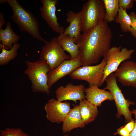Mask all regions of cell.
<instances>
[{"mask_svg": "<svg viewBox=\"0 0 136 136\" xmlns=\"http://www.w3.org/2000/svg\"><path fill=\"white\" fill-rule=\"evenodd\" d=\"M112 38L111 30L104 20L90 32L82 34L78 43L82 66L97 63L111 48Z\"/></svg>", "mask_w": 136, "mask_h": 136, "instance_id": "cell-1", "label": "cell"}, {"mask_svg": "<svg viewBox=\"0 0 136 136\" xmlns=\"http://www.w3.org/2000/svg\"><path fill=\"white\" fill-rule=\"evenodd\" d=\"M12 12L10 18L21 32H26L37 40L45 43L39 31V24L35 16L20 4L17 0H8Z\"/></svg>", "mask_w": 136, "mask_h": 136, "instance_id": "cell-2", "label": "cell"}, {"mask_svg": "<svg viewBox=\"0 0 136 136\" xmlns=\"http://www.w3.org/2000/svg\"><path fill=\"white\" fill-rule=\"evenodd\" d=\"M25 63L27 68L23 73L31 82L32 91L49 95L50 91L47 84V74L50 70L47 63L40 59L34 61L26 60Z\"/></svg>", "mask_w": 136, "mask_h": 136, "instance_id": "cell-3", "label": "cell"}, {"mask_svg": "<svg viewBox=\"0 0 136 136\" xmlns=\"http://www.w3.org/2000/svg\"><path fill=\"white\" fill-rule=\"evenodd\" d=\"M81 12L82 31L86 33L104 20L106 12L103 0H88Z\"/></svg>", "mask_w": 136, "mask_h": 136, "instance_id": "cell-4", "label": "cell"}, {"mask_svg": "<svg viewBox=\"0 0 136 136\" xmlns=\"http://www.w3.org/2000/svg\"><path fill=\"white\" fill-rule=\"evenodd\" d=\"M116 80L117 78L114 73L110 74L105 79V81L106 85L104 89L109 90L113 96L117 110L116 117L119 118L122 115H123L126 122L128 123L133 119L132 115L133 114L132 111L129 110V106L135 104L125 98L117 85Z\"/></svg>", "mask_w": 136, "mask_h": 136, "instance_id": "cell-5", "label": "cell"}, {"mask_svg": "<svg viewBox=\"0 0 136 136\" xmlns=\"http://www.w3.org/2000/svg\"><path fill=\"white\" fill-rule=\"evenodd\" d=\"M42 47L39 59L45 61L52 70L66 60H70V55L66 54L58 42V37L46 41Z\"/></svg>", "mask_w": 136, "mask_h": 136, "instance_id": "cell-6", "label": "cell"}, {"mask_svg": "<svg viewBox=\"0 0 136 136\" xmlns=\"http://www.w3.org/2000/svg\"><path fill=\"white\" fill-rule=\"evenodd\" d=\"M106 60L103 57L99 64L94 66H82L77 68L70 74L72 79L84 80L89 84V87L101 86L104 76V71Z\"/></svg>", "mask_w": 136, "mask_h": 136, "instance_id": "cell-7", "label": "cell"}, {"mask_svg": "<svg viewBox=\"0 0 136 136\" xmlns=\"http://www.w3.org/2000/svg\"><path fill=\"white\" fill-rule=\"evenodd\" d=\"M135 51L134 49H128L126 48H122L121 46L111 47L103 57L106 62L101 85L105 81L106 78L110 74L115 72L122 62L131 58L132 54Z\"/></svg>", "mask_w": 136, "mask_h": 136, "instance_id": "cell-8", "label": "cell"}, {"mask_svg": "<svg viewBox=\"0 0 136 136\" xmlns=\"http://www.w3.org/2000/svg\"><path fill=\"white\" fill-rule=\"evenodd\" d=\"M70 105L67 101L62 102L54 98L50 99L44 107L47 119L52 123H63L71 109Z\"/></svg>", "mask_w": 136, "mask_h": 136, "instance_id": "cell-9", "label": "cell"}, {"mask_svg": "<svg viewBox=\"0 0 136 136\" xmlns=\"http://www.w3.org/2000/svg\"><path fill=\"white\" fill-rule=\"evenodd\" d=\"M42 4L39 8L41 17L47 23L52 30L57 33H63L65 30L64 27L60 26L56 15V6L58 0H41Z\"/></svg>", "mask_w": 136, "mask_h": 136, "instance_id": "cell-10", "label": "cell"}, {"mask_svg": "<svg viewBox=\"0 0 136 136\" xmlns=\"http://www.w3.org/2000/svg\"><path fill=\"white\" fill-rule=\"evenodd\" d=\"M82 66L79 57L72 60H66L47 74V84L50 89L59 79L70 74L77 68Z\"/></svg>", "mask_w": 136, "mask_h": 136, "instance_id": "cell-11", "label": "cell"}, {"mask_svg": "<svg viewBox=\"0 0 136 136\" xmlns=\"http://www.w3.org/2000/svg\"><path fill=\"white\" fill-rule=\"evenodd\" d=\"M85 88L83 84L74 85L71 83L67 84L65 87L60 86L55 91L56 99L62 102L72 100L76 104L77 100L86 99Z\"/></svg>", "mask_w": 136, "mask_h": 136, "instance_id": "cell-12", "label": "cell"}, {"mask_svg": "<svg viewBox=\"0 0 136 136\" xmlns=\"http://www.w3.org/2000/svg\"><path fill=\"white\" fill-rule=\"evenodd\" d=\"M117 80L123 86L136 88V62H123L114 73Z\"/></svg>", "mask_w": 136, "mask_h": 136, "instance_id": "cell-13", "label": "cell"}, {"mask_svg": "<svg viewBox=\"0 0 136 136\" xmlns=\"http://www.w3.org/2000/svg\"><path fill=\"white\" fill-rule=\"evenodd\" d=\"M66 22L69 24L63 33L68 35L72 38H74L75 43L78 44L81 38L82 31V20L81 11L75 12L72 10L66 13Z\"/></svg>", "mask_w": 136, "mask_h": 136, "instance_id": "cell-14", "label": "cell"}, {"mask_svg": "<svg viewBox=\"0 0 136 136\" xmlns=\"http://www.w3.org/2000/svg\"><path fill=\"white\" fill-rule=\"evenodd\" d=\"M86 99L92 105L100 106L106 100L112 101L114 98L110 91L99 89L97 86H92L85 89Z\"/></svg>", "mask_w": 136, "mask_h": 136, "instance_id": "cell-15", "label": "cell"}, {"mask_svg": "<svg viewBox=\"0 0 136 136\" xmlns=\"http://www.w3.org/2000/svg\"><path fill=\"white\" fill-rule=\"evenodd\" d=\"M85 125L81 117L79 105H76L71 109L63 121L62 129L65 134L75 128H83Z\"/></svg>", "mask_w": 136, "mask_h": 136, "instance_id": "cell-16", "label": "cell"}, {"mask_svg": "<svg viewBox=\"0 0 136 136\" xmlns=\"http://www.w3.org/2000/svg\"><path fill=\"white\" fill-rule=\"evenodd\" d=\"M20 39V37L12 30L10 22L7 23L4 29H0V47L7 50L11 49L13 44L18 43Z\"/></svg>", "mask_w": 136, "mask_h": 136, "instance_id": "cell-17", "label": "cell"}, {"mask_svg": "<svg viewBox=\"0 0 136 136\" xmlns=\"http://www.w3.org/2000/svg\"><path fill=\"white\" fill-rule=\"evenodd\" d=\"M57 37L60 46L64 51H66L70 54V60L74 59L79 57V45L75 43L74 38H72L69 35L63 33L60 34Z\"/></svg>", "mask_w": 136, "mask_h": 136, "instance_id": "cell-18", "label": "cell"}, {"mask_svg": "<svg viewBox=\"0 0 136 136\" xmlns=\"http://www.w3.org/2000/svg\"><path fill=\"white\" fill-rule=\"evenodd\" d=\"M79 105L82 119L85 125L95 120L98 114L97 106L92 105L86 99L80 101Z\"/></svg>", "mask_w": 136, "mask_h": 136, "instance_id": "cell-19", "label": "cell"}, {"mask_svg": "<svg viewBox=\"0 0 136 136\" xmlns=\"http://www.w3.org/2000/svg\"><path fill=\"white\" fill-rule=\"evenodd\" d=\"M106 13L104 20L107 22L115 21L119 7L118 0H103Z\"/></svg>", "mask_w": 136, "mask_h": 136, "instance_id": "cell-20", "label": "cell"}, {"mask_svg": "<svg viewBox=\"0 0 136 136\" xmlns=\"http://www.w3.org/2000/svg\"><path fill=\"white\" fill-rule=\"evenodd\" d=\"M20 47V45L18 43L14 44L12 48L9 50L3 47H0L2 50L0 53V65H6L15 58L18 55V50Z\"/></svg>", "mask_w": 136, "mask_h": 136, "instance_id": "cell-21", "label": "cell"}, {"mask_svg": "<svg viewBox=\"0 0 136 136\" xmlns=\"http://www.w3.org/2000/svg\"><path fill=\"white\" fill-rule=\"evenodd\" d=\"M115 21L120 24L121 30L123 32H130L131 29V20L129 15L127 13L126 10L120 7Z\"/></svg>", "mask_w": 136, "mask_h": 136, "instance_id": "cell-22", "label": "cell"}, {"mask_svg": "<svg viewBox=\"0 0 136 136\" xmlns=\"http://www.w3.org/2000/svg\"><path fill=\"white\" fill-rule=\"evenodd\" d=\"M0 136H30L19 128H7L0 130Z\"/></svg>", "mask_w": 136, "mask_h": 136, "instance_id": "cell-23", "label": "cell"}, {"mask_svg": "<svg viewBox=\"0 0 136 136\" xmlns=\"http://www.w3.org/2000/svg\"><path fill=\"white\" fill-rule=\"evenodd\" d=\"M129 15L131 22L130 32L134 37L136 38V13L134 12H132L129 13Z\"/></svg>", "mask_w": 136, "mask_h": 136, "instance_id": "cell-24", "label": "cell"}, {"mask_svg": "<svg viewBox=\"0 0 136 136\" xmlns=\"http://www.w3.org/2000/svg\"><path fill=\"white\" fill-rule=\"evenodd\" d=\"M134 1L133 0H118L119 7L126 10L130 9L133 7Z\"/></svg>", "mask_w": 136, "mask_h": 136, "instance_id": "cell-25", "label": "cell"}, {"mask_svg": "<svg viewBox=\"0 0 136 136\" xmlns=\"http://www.w3.org/2000/svg\"><path fill=\"white\" fill-rule=\"evenodd\" d=\"M130 133L124 127L122 126L117 129V132L114 135L119 134L121 136H129Z\"/></svg>", "mask_w": 136, "mask_h": 136, "instance_id": "cell-26", "label": "cell"}, {"mask_svg": "<svg viewBox=\"0 0 136 136\" xmlns=\"http://www.w3.org/2000/svg\"><path fill=\"white\" fill-rule=\"evenodd\" d=\"M135 126V121L134 119H133L124 126L128 130L130 134L134 129Z\"/></svg>", "mask_w": 136, "mask_h": 136, "instance_id": "cell-27", "label": "cell"}, {"mask_svg": "<svg viewBox=\"0 0 136 136\" xmlns=\"http://www.w3.org/2000/svg\"><path fill=\"white\" fill-rule=\"evenodd\" d=\"M5 19L3 14L1 11H0V29H2V27L5 24Z\"/></svg>", "mask_w": 136, "mask_h": 136, "instance_id": "cell-28", "label": "cell"}, {"mask_svg": "<svg viewBox=\"0 0 136 136\" xmlns=\"http://www.w3.org/2000/svg\"><path fill=\"white\" fill-rule=\"evenodd\" d=\"M133 114L135 116V126L134 128L130 133L129 136H136V109H134L132 111Z\"/></svg>", "mask_w": 136, "mask_h": 136, "instance_id": "cell-29", "label": "cell"}, {"mask_svg": "<svg viewBox=\"0 0 136 136\" xmlns=\"http://www.w3.org/2000/svg\"><path fill=\"white\" fill-rule=\"evenodd\" d=\"M7 1L8 0H0V4H2L6 3H7Z\"/></svg>", "mask_w": 136, "mask_h": 136, "instance_id": "cell-30", "label": "cell"}, {"mask_svg": "<svg viewBox=\"0 0 136 136\" xmlns=\"http://www.w3.org/2000/svg\"><path fill=\"white\" fill-rule=\"evenodd\" d=\"M63 136H69L68 134L65 135Z\"/></svg>", "mask_w": 136, "mask_h": 136, "instance_id": "cell-31", "label": "cell"}, {"mask_svg": "<svg viewBox=\"0 0 136 136\" xmlns=\"http://www.w3.org/2000/svg\"><path fill=\"white\" fill-rule=\"evenodd\" d=\"M134 1H135L136 2V0H134Z\"/></svg>", "mask_w": 136, "mask_h": 136, "instance_id": "cell-32", "label": "cell"}]
</instances>
